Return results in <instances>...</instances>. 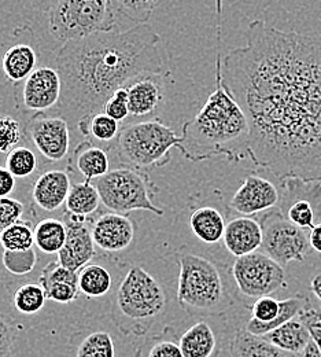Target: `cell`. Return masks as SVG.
<instances>
[{"instance_id":"cell-1","label":"cell","mask_w":321,"mask_h":357,"mask_svg":"<svg viewBox=\"0 0 321 357\" xmlns=\"http://www.w3.org/2000/svg\"><path fill=\"white\" fill-rule=\"evenodd\" d=\"M223 82L250 126L246 158L280 180H321V38L254 20Z\"/></svg>"},{"instance_id":"cell-2","label":"cell","mask_w":321,"mask_h":357,"mask_svg":"<svg viewBox=\"0 0 321 357\" xmlns=\"http://www.w3.org/2000/svg\"><path fill=\"white\" fill-rule=\"evenodd\" d=\"M159 43L161 36L144 24L62 45L55 55L62 80L59 109L80 121L100 113L117 89L140 75H165Z\"/></svg>"},{"instance_id":"cell-3","label":"cell","mask_w":321,"mask_h":357,"mask_svg":"<svg viewBox=\"0 0 321 357\" xmlns=\"http://www.w3.org/2000/svg\"><path fill=\"white\" fill-rule=\"evenodd\" d=\"M185 158L192 162L212 157L230 161L246 160L250 126L240 105L226 89L220 50L216 55V89L196 116L183 124Z\"/></svg>"},{"instance_id":"cell-4","label":"cell","mask_w":321,"mask_h":357,"mask_svg":"<svg viewBox=\"0 0 321 357\" xmlns=\"http://www.w3.org/2000/svg\"><path fill=\"white\" fill-rule=\"evenodd\" d=\"M178 303L189 316L214 317L236 301L230 267L195 253H179Z\"/></svg>"},{"instance_id":"cell-5","label":"cell","mask_w":321,"mask_h":357,"mask_svg":"<svg viewBox=\"0 0 321 357\" xmlns=\"http://www.w3.org/2000/svg\"><path fill=\"white\" fill-rule=\"evenodd\" d=\"M166 307L168 300L161 283L146 269L132 266L116 291L111 319L124 335L141 337L162 319Z\"/></svg>"},{"instance_id":"cell-6","label":"cell","mask_w":321,"mask_h":357,"mask_svg":"<svg viewBox=\"0 0 321 357\" xmlns=\"http://www.w3.org/2000/svg\"><path fill=\"white\" fill-rule=\"evenodd\" d=\"M118 161L125 168L144 169L164 167L178 149L184 157L183 136L178 135L159 119L130 124L121 130L116 142Z\"/></svg>"},{"instance_id":"cell-7","label":"cell","mask_w":321,"mask_h":357,"mask_svg":"<svg viewBox=\"0 0 321 357\" xmlns=\"http://www.w3.org/2000/svg\"><path fill=\"white\" fill-rule=\"evenodd\" d=\"M116 26L113 0H59L49 8V32L63 45L114 32Z\"/></svg>"},{"instance_id":"cell-8","label":"cell","mask_w":321,"mask_h":357,"mask_svg":"<svg viewBox=\"0 0 321 357\" xmlns=\"http://www.w3.org/2000/svg\"><path fill=\"white\" fill-rule=\"evenodd\" d=\"M96 187L102 204L113 213L125 215L132 211H147L164 216V209L152 202V184L146 175L132 168H117L96 178Z\"/></svg>"},{"instance_id":"cell-9","label":"cell","mask_w":321,"mask_h":357,"mask_svg":"<svg viewBox=\"0 0 321 357\" xmlns=\"http://www.w3.org/2000/svg\"><path fill=\"white\" fill-rule=\"evenodd\" d=\"M230 271L236 300L246 307L247 301L253 304L258 298L271 297L287 286L284 268L263 252L236 259Z\"/></svg>"},{"instance_id":"cell-10","label":"cell","mask_w":321,"mask_h":357,"mask_svg":"<svg viewBox=\"0 0 321 357\" xmlns=\"http://www.w3.org/2000/svg\"><path fill=\"white\" fill-rule=\"evenodd\" d=\"M261 252L284 268L291 261L304 263L312 253L308 231L290 223L279 209L267 212L261 220Z\"/></svg>"},{"instance_id":"cell-11","label":"cell","mask_w":321,"mask_h":357,"mask_svg":"<svg viewBox=\"0 0 321 357\" xmlns=\"http://www.w3.org/2000/svg\"><path fill=\"white\" fill-rule=\"evenodd\" d=\"M281 187L277 209L285 220L308 232L321 223V180L287 178Z\"/></svg>"},{"instance_id":"cell-12","label":"cell","mask_w":321,"mask_h":357,"mask_svg":"<svg viewBox=\"0 0 321 357\" xmlns=\"http://www.w3.org/2000/svg\"><path fill=\"white\" fill-rule=\"evenodd\" d=\"M311 305V300L304 294H295L284 300H276L272 296L258 298L251 304V317L246 321L243 328L249 334L263 338L298 317Z\"/></svg>"},{"instance_id":"cell-13","label":"cell","mask_w":321,"mask_h":357,"mask_svg":"<svg viewBox=\"0 0 321 357\" xmlns=\"http://www.w3.org/2000/svg\"><path fill=\"white\" fill-rule=\"evenodd\" d=\"M25 132L47 160L61 161L68 155L70 131L66 119L36 113L28 121Z\"/></svg>"},{"instance_id":"cell-14","label":"cell","mask_w":321,"mask_h":357,"mask_svg":"<svg viewBox=\"0 0 321 357\" xmlns=\"http://www.w3.org/2000/svg\"><path fill=\"white\" fill-rule=\"evenodd\" d=\"M279 204L280 194L275 184L268 178L249 174L233 194L230 208L242 216L251 218L253 215L276 209Z\"/></svg>"},{"instance_id":"cell-15","label":"cell","mask_w":321,"mask_h":357,"mask_svg":"<svg viewBox=\"0 0 321 357\" xmlns=\"http://www.w3.org/2000/svg\"><path fill=\"white\" fill-rule=\"evenodd\" d=\"M62 96V80L56 69L43 66L36 69L24 83L22 105L28 110L45 113L59 105Z\"/></svg>"},{"instance_id":"cell-16","label":"cell","mask_w":321,"mask_h":357,"mask_svg":"<svg viewBox=\"0 0 321 357\" xmlns=\"http://www.w3.org/2000/svg\"><path fill=\"white\" fill-rule=\"evenodd\" d=\"M91 234L99 249L109 253H120L134 242L135 227L127 215L109 212L96 219Z\"/></svg>"},{"instance_id":"cell-17","label":"cell","mask_w":321,"mask_h":357,"mask_svg":"<svg viewBox=\"0 0 321 357\" xmlns=\"http://www.w3.org/2000/svg\"><path fill=\"white\" fill-rule=\"evenodd\" d=\"M130 116L141 119L154 114L164 105V75H140L127 86Z\"/></svg>"},{"instance_id":"cell-18","label":"cell","mask_w":321,"mask_h":357,"mask_svg":"<svg viewBox=\"0 0 321 357\" xmlns=\"http://www.w3.org/2000/svg\"><path fill=\"white\" fill-rule=\"evenodd\" d=\"M224 246L236 259L256 253L263 246V227L254 218L240 216L227 223Z\"/></svg>"},{"instance_id":"cell-19","label":"cell","mask_w":321,"mask_h":357,"mask_svg":"<svg viewBox=\"0 0 321 357\" xmlns=\"http://www.w3.org/2000/svg\"><path fill=\"white\" fill-rule=\"evenodd\" d=\"M184 357H219L228 351V344H224L217 337L214 328L208 320H201L188 327L179 338Z\"/></svg>"},{"instance_id":"cell-20","label":"cell","mask_w":321,"mask_h":357,"mask_svg":"<svg viewBox=\"0 0 321 357\" xmlns=\"http://www.w3.org/2000/svg\"><path fill=\"white\" fill-rule=\"evenodd\" d=\"M68 228L65 246L58 253V263L62 267L79 272L88 266L95 256V242L91 229L86 225H72Z\"/></svg>"},{"instance_id":"cell-21","label":"cell","mask_w":321,"mask_h":357,"mask_svg":"<svg viewBox=\"0 0 321 357\" xmlns=\"http://www.w3.org/2000/svg\"><path fill=\"white\" fill-rule=\"evenodd\" d=\"M70 188V178L66 172L48 171L35 181L32 198L42 211L54 212L66 204Z\"/></svg>"},{"instance_id":"cell-22","label":"cell","mask_w":321,"mask_h":357,"mask_svg":"<svg viewBox=\"0 0 321 357\" xmlns=\"http://www.w3.org/2000/svg\"><path fill=\"white\" fill-rule=\"evenodd\" d=\"M277 349L299 356L313 340L308 326L298 317L263 337Z\"/></svg>"},{"instance_id":"cell-23","label":"cell","mask_w":321,"mask_h":357,"mask_svg":"<svg viewBox=\"0 0 321 357\" xmlns=\"http://www.w3.org/2000/svg\"><path fill=\"white\" fill-rule=\"evenodd\" d=\"M226 357H299L283 352L267 342L264 338L249 334L244 328H239L230 337Z\"/></svg>"},{"instance_id":"cell-24","label":"cell","mask_w":321,"mask_h":357,"mask_svg":"<svg viewBox=\"0 0 321 357\" xmlns=\"http://www.w3.org/2000/svg\"><path fill=\"white\" fill-rule=\"evenodd\" d=\"M189 225L198 239L213 245L224 238L227 223L224 216L216 208L202 206L191 213Z\"/></svg>"},{"instance_id":"cell-25","label":"cell","mask_w":321,"mask_h":357,"mask_svg":"<svg viewBox=\"0 0 321 357\" xmlns=\"http://www.w3.org/2000/svg\"><path fill=\"white\" fill-rule=\"evenodd\" d=\"M36 52L29 45L10 47L1 59V68L10 82L19 83L26 80L36 69Z\"/></svg>"},{"instance_id":"cell-26","label":"cell","mask_w":321,"mask_h":357,"mask_svg":"<svg viewBox=\"0 0 321 357\" xmlns=\"http://www.w3.org/2000/svg\"><path fill=\"white\" fill-rule=\"evenodd\" d=\"M75 153L76 167L86 180H96L109 172V154L100 146L86 140L77 146Z\"/></svg>"},{"instance_id":"cell-27","label":"cell","mask_w":321,"mask_h":357,"mask_svg":"<svg viewBox=\"0 0 321 357\" xmlns=\"http://www.w3.org/2000/svg\"><path fill=\"white\" fill-rule=\"evenodd\" d=\"M179 335L172 326H166L159 334L146 338L136 349L135 357H184Z\"/></svg>"},{"instance_id":"cell-28","label":"cell","mask_w":321,"mask_h":357,"mask_svg":"<svg viewBox=\"0 0 321 357\" xmlns=\"http://www.w3.org/2000/svg\"><path fill=\"white\" fill-rule=\"evenodd\" d=\"M77 127L80 132L87 137V140L91 143L96 142V146H99L97 143H102L106 147L113 140L117 142V137L121 132L120 123L109 117L106 113L86 116L77 123Z\"/></svg>"},{"instance_id":"cell-29","label":"cell","mask_w":321,"mask_h":357,"mask_svg":"<svg viewBox=\"0 0 321 357\" xmlns=\"http://www.w3.org/2000/svg\"><path fill=\"white\" fill-rule=\"evenodd\" d=\"M35 245L46 255L59 253L65 246L68 228L62 220L43 219L33 228Z\"/></svg>"},{"instance_id":"cell-30","label":"cell","mask_w":321,"mask_h":357,"mask_svg":"<svg viewBox=\"0 0 321 357\" xmlns=\"http://www.w3.org/2000/svg\"><path fill=\"white\" fill-rule=\"evenodd\" d=\"M100 202V195L93 183L91 180H84L72 185L65 205L68 212L87 218L96 212Z\"/></svg>"},{"instance_id":"cell-31","label":"cell","mask_w":321,"mask_h":357,"mask_svg":"<svg viewBox=\"0 0 321 357\" xmlns=\"http://www.w3.org/2000/svg\"><path fill=\"white\" fill-rule=\"evenodd\" d=\"M113 286L111 273L99 264H88L79 271L80 293L90 298L106 296Z\"/></svg>"},{"instance_id":"cell-32","label":"cell","mask_w":321,"mask_h":357,"mask_svg":"<svg viewBox=\"0 0 321 357\" xmlns=\"http://www.w3.org/2000/svg\"><path fill=\"white\" fill-rule=\"evenodd\" d=\"M46 300V291L40 283H24L15 290L13 297L14 307L21 314L40 312Z\"/></svg>"},{"instance_id":"cell-33","label":"cell","mask_w":321,"mask_h":357,"mask_svg":"<svg viewBox=\"0 0 321 357\" xmlns=\"http://www.w3.org/2000/svg\"><path fill=\"white\" fill-rule=\"evenodd\" d=\"M0 245L8 252H22L33 249L35 234L31 225L24 222L13 224L0 235Z\"/></svg>"},{"instance_id":"cell-34","label":"cell","mask_w":321,"mask_h":357,"mask_svg":"<svg viewBox=\"0 0 321 357\" xmlns=\"http://www.w3.org/2000/svg\"><path fill=\"white\" fill-rule=\"evenodd\" d=\"M159 4L161 3L155 0H113L117 18L124 17L125 20L135 22L136 25H144Z\"/></svg>"},{"instance_id":"cell-35","label":"cell","mask_w":321,"mask_h":357,"mask_svg":"<svg viewBox=\"0 0 321 357\" xmlns=\"http://www.w3.org/2000/svg\"><path fill=\"white\" fill-rule=\"evenodd\" d=\"M76 357H116L111 335L107 331H95L77 347Z\"/></svg>"},{"instance_id":"cell-36","label":"cell","mask_w":321,"mask_h":357,"mask_svg":"<svg viewBox=\"0 0 321 357\" xmlns=\"http://www.w3.org/2000/svg\"><path fill=\"white\" fill-rule=\"evenodd\" d=\"M38 158L28 147L18 146L6 157V168L14 178H28L36 171Z\"/></svg>"},{"instance_id":"cell-37","label":"cell","mask_w":321,"mask_h":357,"mask_svg":"<svg viewBox=\"0 0 321 357\" xmlns=\"http://www.w3.org/2000/svg\"><path fill=\"white\" fill-rule=\"evenodd\" d=\"M1 260H3V266L10 273L17 276H25L31 273L36 267L38 256L35 249L22 250V252L4 250Z\"/></svg>"},{"instance_id":"cell-38","label":"cell","mask_w":321,"mask_h":357,"mask_svg":"<svg viewBox=\"0 0 321 357\" xmlns=\"http://www.w3.org/2000/svg\"><path fill=\"white\" fill-rule=\"evenodd\" d=\"M22 136L19 123L6 114H0V154H8L11 150L18 147Z\"/></svg>"},{"instance_id":"cell-39","label":"cell","mask_w":321,"mask_h":357,"mask_svg":"<svg viewBox=\"0 0 321 357\" xmlns=\"http://www.w3.org/2000/svg\"><path fill=\"white\" fill-rule=\"evenodd\" d=\"M39 283L43 286V289L55 283H69L79 286V272L62 267L58 261H51L43 268Z\"/></svg>"},{"instance_id":"cell-40","label":"cell","mask_w":321,"mask_h":357,"mask_svg":"<svg viewBox=\"0 0 321 357\" xmlns=\"http://www.w3.org/2000/svg\"><path fill=\"white\" fill-rule=\"evenodd\" d=\"M19 330V324L11 316L0 313V357L11 356Z\"/></svg>"},{"instance_id":"cell-41","label":"cell","mask_w":321,"mask_h":357,"mask_svg":"<svg viewBox=\"0 0 321 357\" xmlns=\"http://www.w3.org/2000/svg\"><path fill=\"white\" fill-rule=\"evenodd\" d=\"M103 113H106L113 120L121 123L130 116V103H128V92L127 89H117L106 102Z\"/></svg>"},{"instance_id":"cell-42","label":"cell","mask_w":321,"mask_h":357,"mask_svg":"<svg viewBox=\"0 0 321 357\" xmlns=\"http://www.w3.org/2000/svg\"><path fill=\"white\" fill-rule=\"evenodd\" d=\"M24 209V205L14 198H0V235L8 227L21 220Z\"/></svg>"},{"instance_id":"cell-43","label":"cell","mask_w":321,"mask_h":357,"mask_svg":"<svg viewBox=\"0 0 321 357\" xmlns=\"http://www.w3.org/2000/svg\"><path fill=\"white\" fill-rule=\"evenodd\" d=\"M47 300H51L58 304H69L79 297L80 289L76 284L69 283H55L45 287Z\"/></svg>"},{"instance_id":"cell-44","label":"cell","mask_w":321,"mask_h":357,"mask_svg":"<svg viewBox=\"0 0 321 357\" xmlns=\"http://www.w3.org/2000/svg\"><path fill=\"white\" fill-rule=\"evenodd\" d=\"M299 319L308 326L313 341L318 344V347L321 351V328L318 326V321L321 320V312L311 305L309 308H306L304 312L299 314Z\"/></svg>"},{"instance_id":"cell-45","label":"cell","mask_w":321,"mask_h":357,"mask_svg":"<svg viewBox=\"0 0 321 357\" xmlns=\"http://www.w3.org/2000/svg\"><path fill=\"white\" fill-rule=\"evenodd\" d=\"M15 188V178L7 171L6 167H0V198H8Z\"/></svg>"},{"instance_id":"cell-46","label":"cell","mask_w":321,"mask_h":357,"mask_svg":"<svg viewBox=\"0 0 321 357\" xmlns=\"http://www.w3.org/2000/svg\"><path fill=\"white\" fill-rule=\"evenodd\" d=\"M309 289L312 291V294L320 301L321 304V271L316 272L312 279H311V283H309Z\"/></svg>"},{"instance_id":"cell-47","label":"cell","mask_w":321,"mask_h":357,"mask_svg":"<svg viewBox=\"0 0 321 357\" xmlns=\"http://www.w3.org/2000/svg\"><path fill=\"white\" fill-rule=\"evenodd\" d=\"M299 357H321V351L318 344L312 340L311 344L306 347V349L299 355Z\"/></svg>"},{"instance_id":"cell-48","label":"cell","mask_w":321,"mask_h":357,"mask_svg":"<svg viewBox=\"0 0 321 357\" xmlns=\"http://www.w3.org/2000/svg\"><path fill=\"white\" fill-rule=\"evenodd\" d=\"M318 326H319V327L321 328V320L320 321H318Z\"/></svg>"}]
</instances>
